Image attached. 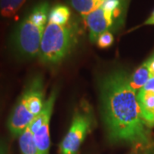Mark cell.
<instances>
[{
	"mask_svg": "<svg viewBox=\"0 0 154 154\" xmlns=\"http://www.w3.org/2000/svg\"><path fill=\"white\" fill-rule=\"evenodd\" d=\"M101 111L112 142L146 146L150 141L147 127L142 121L136 92L123 71L107 75L100 83Z\"/></svg>",
	"mask_w": 154,
	"mask_h": 154,
	"instance_id": "6da1fadb",
	"label": "cell"
},
{
	"mask_svg": "<svg viewBox=\"0 0 154 154\" xmlns=\"http://www.w3.org/2000/svg\"><path fill=\"white\" fill-rule=\"evenodd\" d=\"M50 8L47 1L39 2L23 17L10 37V48L17 58L30 60L38 57Z\"/></svg>",
	"mask_w": 154,
	"mask_h": 154,
	"instance_id": "7a4b0ae2",
	"label": "cell"
},
{
	"mask_svg": "<svg viewBox=\"0 0 154 154\" xmlns=\"http://www.w3.org/2000/svg\"><path fill=\"white\" fill-rule=\"evenodd\" d=\"M78 27L75 22L61 26L48 22L45 26L40 44L38 57L45 65H56L61 63L77 42Z\"/></svg>",
	"mask_w": 154,
	"mask_h": 154,
	"instance_id": "3957f363",
	"label": "cell"
},
{
	"mask_svg": "<svg viewBox=\"0 0 154 154\" xmlns=\"http://www.w3.org/2000/svg\"><path fill=\"white\" fill-rule=\"evenodd\" d=\"M92 125L93 116L89 110L84 108L75 110L71 126L60 144L59 154L78 153Z\"/></svg>",
	"mask_w": 154,
	"mask_h": 154,
	"instance_id": "277c9868",
	"label": "cell"
},
{
	"mask_svg": "<svg viewBox=\"0 0 154 154\" xmlns=\"http://www.w3.org/2000/svg\"><path fill=\"white\" fill-rule=\"evenodd\" d=\"M55 90L51 92L49 99L45 103L43 110L38 114L31 124L30 130L33 133V140L38 151V154H49L51 138H50V120L52 114L56 100Z\"/></svg>",
	"mask_w": 154,
	"mask_h": 154,
	"instance_id": "5b68a950",
	"label": "cell"
},
{
	"mask_svg": "<svg viewBox=\"0 0 154 154\" xmlns=\"http://www.w3.org/2000/svg\"><path fill=\"white\" fill-rule=\"evenodd\" d=\"M120 17L104 10L101 6L84 17L91 42H96L101 33L110 31Z\"/></svg>",
	"mask_w": 154,
	"mask_h": 154,
	"instance_id": "8992f818",
	"label": "cell"
},
{
	"mask_svg": "<svg viewBox=\"0 0 154 154\" xmlns=\"http://www.w3.org/2000/svg\"><path fill=\"white\" fill-rule=\"evenodd\" d=\"M142 121L147 128L154 127V94L140 89L137 94Z\"/></svg>",
	"mask_w": 154,
	"mask_h": 154,
	"instance_id": "52a82bcc",
	"label": "cell"
},
{
	"mask_svg": "<svg viewBox=\"0 0 154 154\" xmlns=\"http://www.w3.org/2000/svg\"><path fill=\"white\" fill-rule=\"evenodd\" d=\"M151 78L150 69H149L148 59L145 61L140 67H138L136 70L129 77V85L135 91H140L145 87Z\"/></svg>",
	"mask_w": 154,
	"mask_h": 154,
	"instance_id": "ba28073f",
	"label": "cell"
},
{
	"mask_svg": "<svg viewBox=\"0 0 154 154\" xmlns=\"http://www.w3.org/2000/svg\"><path fill=\"white\" fill-rule=\"evenodd\" d=\"M70 21V10L63 5H57L51 8L48 22L64 26Z\"/></svg>",
	"mask_w": 154,
	"mask_h": 154,
	"instance_id": "9c48e42d",
	"label": "cell"
},
{
	"mask_svg": "<svg viewBox=\"0 0 154 154\" xmlns=\"http://www.w3.org/2000/svg\"><path fill=\"white\" fill-rule=\"evenodd\" d=\"M19 146L21 154H38L33 133L31 132L29 126L19 136Z\"/></svg>",
	"mask_w": 154,
	"mask_h": 154,
	"instance_id": "30bf717a",
	"label": "cell"
},
{
	"mask_svg": "<svg viewBox=\"0 0 154 154\" xmlns=\"http://www.w3.org/2000/svg\"><path fill=\"white\" fill-rule=\"evenodd\" d=\"M27 0H0V16L5 18L14 17Z\"/></svg>",
	"mask_w": 154,
	"mask_h": 154,
	"instance_id": "8fae6325",
	"label": "cell"
},
{
	"mask_svg": "<svg viewBox=\"0 0 154 154\" xmlns=\"http://www.w3.org/2000/svg\"><path fill=\"white\" fill-rule=\"evenodd\" d=\"M97 45L101 49H106L110 47L114 43V36L110 31L101 33L97 39Z\"/></svg>",
	"mask_w": 154,
	"mask_h": 154,
	"instance_id": "7c38bea8",
	"label": "cell"
},
{
	"mask_svg": "<svg viewBox=\"0 0 154 154\" xmlns=\"http://www.w3.org/2000/svg\"><path fill=\"white\" fill-rule=\"evenodd\" d=\"M0 154H9V146L5 140L0 138Z\"/></svg>",
	"mask_w": 154,
	"mask_h": 154,
	"instance_id": "4fadbf2b",
	"label": "cell"
},
{
	"mask_svg": "<svg viewBox=\"0 0 154 154\" xmlns=\"http://www.w3.org/2000/svg\"><path fill=\"white\" fill-rule=\"evenodd\" d=\"M145 91H147V92H151V93H153L154 94V77L150 78L147 83L145 85V87L142 88Z\"/></svg>",
	"mask_w": 154,
	"mask_h": 154,
	"instance_id": "5bb4252c",
	"label": "cell"
},
{
	"mask_svg": "<svg viewBox=\"0 0 154 154\" xmlns=\"http://www.w3.org/2000/svg\"><path fill=\"white\" fill-rule=\"evenodd\" d=\"M148 62L150 75H151V78H152V77H154V52L152 53V55L148 58Z\"/></svg>",
	"mask_w": 154,
	"mask_h": 154,
	"instance_id": "9a60e30c",
	"label": "cell"
},
{
	"mask_svg": "<svg viewBox=\"0 0 154 154\" xmlns=\"http://www.w3.org/2000/svg\"><path fill=\"white\" fill-rule=\"evenodd\" d=\"M144 25H154V11L152 12V14L148 17V19L144 22Z\"/></svg>",
	"mask_w": 154,
	"mask_h": 154,
	"instance_id": "2e32d148",
	"label": "cell"
},
{
	"mask_svg": "<svg viewBox=\"0 0 154 154\" xmlns=\"http://www.w3.org/2000/svg\"><path fill=\"white\" fill-rule=\"evenodd\" d=\"M134 154H147V152L146 151H143V152H136V153H134Z\"/></svg>",
	"mask_w": 154,
	"mask_h": 154,
	"instance_id": "e0dca14e",
	"label": "cell"
}]
</instances>
